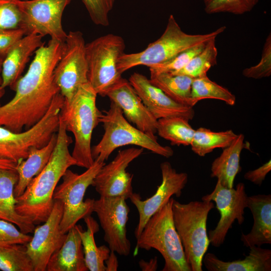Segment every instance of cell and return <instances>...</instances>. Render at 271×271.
I'll return each instance as SVG.
<instances>
[{
    "label": "cell",
    "instance_id": "1",
    "mask_svg": "<svg viewBox=\"0 0 271 271\" xmlns=\"http://www.w3.org/2000/svg\"><path fill=\"white\" fill-rule=\"evenodd\" d=\"M64 42L50 39L35 52L27 72L16 82L13 98L0 106V126L21 132L38 122L60 92L54 72Z\"/></svg>",
    "mask_w": 271,
    "mask_h": 271
},
{
    "label": "cell",
    "instance_id": "2",
    "mask_svg": "<svg viewBox=\"0 0 271 271\" xmlns=\"http://www.w3.org/2000/svg\"><path fill=\"white\" fill-rule=\"evenodd\" d=\"M73 141L59 117L57 142L51 157L44 169L30 181L22 195L16 197V210L30 218L35 225L44 222L53 209V194L63 175L76 162L69 146Z\"/></svg>",
    "mask_w": 271,
    "mask_h": 271
},
{
    "label": "cell",
    "instance_id": "3",
    "mask_svg": "<svg viewBox=\"0 0 271 271\" xmlns=\"http://www.w3.org/2000/svg\"><path fill=\"white\" fill-rule=\"evenodd\" d=\"M97 94L89 82L81 85L71 100L64 101L60 117L67 131L74 137L72 156L76 166L88 168L94 163L91 139L94 129L100 123L102 112L96 106Z\"/></svg>",
    "mask_w": 271,
    "mask_h": 271
},
{
    "label": "cell",
    "instance_id": "4",
    "mask_svg": "<svg viewBox=\"0 0 271 271\" xmlns=\"http://www.w3.org/2000/svg\"><path fill=\"white\" fill-rule=\"evenodd\" d=\"M225 29V26H221L207 34H187L182 30L174 16L171 15L161 37L141 52L124 53L118 59V70L122 74L138 66L150 68L165 63L185 50L216 38Z\"/></svg>",
    "mask_w": 271,
    "mask_h": 271
},
{
    "label": "cell",
    "instance_id": "5",
    "mask_svg": "<svg viewBox=\"0 0 271 271\" xmlns=\"http://www.w3.org/2000/svg\"><path fill=\"white\" fill-rule=\"evenodd\" d=\"M100 115L104 133L99 142L91 149L94 160L104 163L110 154L118 148L134 145L168 158L174 151L169 146H163L157 137L151 136L132 125L124 116L121 109L111 101L109 108Z\"/></svg>",
    "mask_w": 271,
    "mask_h": 271
},
{
    "label": "cell",
    "instance_id": "6",
    "mask_svg": "<svg viewBox=\"0 0 271 271\" xmlns=\"http://www.w3.org/2000/svg\"><path fill=\"white\" fill-rule=\"evenodd\" d=\"M174 198L147 222L137 238L133 255L139 249L158 250L164 259L162 271H191L188 264L183 247L176 229L172 211Z\"/></svg>",
    "mask_w": 271,
    "mask_h": 271
},
{
    "label": "cell",
    "instance_id": "7",
    "mask_svg": "<svg viewBox=\"0 0 271 271\" xmlns=\"http://www.w3.org/2000/svg\"><path fill=\"white\" fill-rule=\"evenodd\" d=\"M214 207L213 202L209 201H192L183 204L173 200L174 225L191 271L202 270L203 258L210 244L207 220Z\"/></svg>",
    "mask_w": 271,
    "mask_h": 271
},
{
    "label": "cell",
    "instance_id": "8",
    "mask_svg": "<svg viewBox=\"0 0 271 271\" xmlns=\"http://www.w3.org/2000/svg\"><path fill=\"white\" fill-rule=\"evenodd\" d=\"M64 101L60 92L56 94L43 118L25 131L15 132L0 126V159L17 164L28 157L32 148H41L47 145L58 130Z\"/></svg>",
    "mask_w": 271,
    "mask_h": 271
},
{
    "label": "cell",
    "instance_id": "9",
    "mask_svg": "<svg viewBox=\"0 0 271 271\" xmlns=\"http://www.w3.org/2000/svg\"><path fill=\"white\" fill-rule=\"evenodd\" d=\"M125 44L120 36L108 34L86 44L88 80L97 95L106 96L122 78L117 69Z\"/></svg>",
    "mask_w": 271,
    "mask_h": 271
},
{
    "label": "cell",
    "instance_id": "10",
    "mask_svg": "<svg viewBox=\"0 0 271 271\" xmlns=\"http://www.w3.org/2000/svg\"><path fill=\"white\" fill-rule=\"evenodd\" d=\"M105 163L94 160L93 165L83 173L78 174L69 169L63 175L62 182L57 186L53 194L54 200H60L63 204V215L60 229L63 233L74 227L77 222L93 212L94 199L84 201L85 193L101 168Z\"/></svg>",
    "mask_w": 271,
    "mask_h": 271
},
{
    "label": "cell",
    "instance_id": "11",
    "mask_svg": "<svg viewBox=\"0 0 271 271\" xmlns=\"http://www.w3.org/2000/svg\"><path fill=\"white\" fill-rule=\"evenodd\" d=\"M54 75L66 102L71 100L81 85L88 82L86 43L80 31H70L67 34Z\"/></svg>",
    "mask_w": 271,
    "mask_h": 271
},
{
    "label": "cell",
    "instance_id": "12",
    "mask_svg": "<svg viewBox=\"0 0 271 271\" xmlns=\"http://www.w3.org/2000/svg\"><path fill=\"white\" fill-rule=\"evenodd\" d=\"M71 1L21 0V28L26 35L49 36L51 39L64 42L67 34L63 28L62 16Z\"/></svg>",
    "mask_w": 271,
    "mask_h": 271
},
{
    "label": "cell",
    "instance_id": "13",
    "mask_svg": "<svg viewBox=\"0 0 271 271\" xmlns=\"http://www.w3.org/2000/svg\"><path fill=\"white\" fill-rule=\"evenodd\" d=\"M247 195L245 185L239 183L236 188H227L217 180L213 191L202 197L203 201H214L220 217L216 227L209 231L210 243L219 247L225 241L228 230L235 220L241 225L244 220V209L247 208Z\"/></svg>",
    "mask_w": 271,
    "mask_h": 271
},
{
    "label": "cell",
    "instance_id": "14",
    "mask_svg": "<svg viewBox=\"0 0 271 271\" xmlns=\"http://www.w3.org/2000/svg\"><path fill=\"white\" fill-rule=\"evenodd\" d=\"M122 197H100L94 200L93 212L99 219L104 239L111 251L127 256L131 244L126 235L129 208Z\"/></svg>",
    "mask_w": 271,
    "mask_h": 271
},
{
    "label": "cell",
    "instance_id": "15",
    "mask_svg": "<svg viewBox=\"0 0 271 271\" xmlns=\"http://www.w3.org/2000/svg\"><path fill=\"white\" fill-rule=\"evenodd\" d=\"M142 148H130L119 151L114 159L101 168L92 186L100 197H122L126 200L133 193V175L126 168L143 152Z\"/></svg>",
    "mask_w": 271,
    "mask_h": 271
},
{
    "label": "cell",
    "instance_id": "16",
    "mask_svg": "<svg viewBox=\"0 0 271 271\" xmlns=\"http://www.w3.org/2000/svg\"><path fill=\"white\" fill-rule=\"evenodd\" d=\"M162 183L156 193L151 197L142 200L139 194L133 193L129 199L137 208L139 219L134 230L137 239L142 232L148 220L173 196H181L182 190L188 182V174L178 173L170 163L164 162L160 164Z\"/></svg>",
    "mask_w": 271,
    "mask_h": 271
},
{
    "label": "cell",
    "instance_id": "17",
    "mask_svg": "<svg viewBox=\"0 0 271 271\" xmlns=\"http://www.w3.org/2000/svg\"><path fill=\"white\" fill-rule=\"evenodd\" d=\"M63 204L55 200L53 209L47 220L34 230V235L26 244L27 252L30 256L34 271H45L51 256L63 245L66 237L60 229L63 215Z\"/></svg>",
    "mask_w": 271,
    "mask_h": 271
},
{
    "label": "cell",
    "instance_id": "18",
    "mask_svg": "<svg viewBox=\"0 0 271 271\" xmlns=\"http://www.w3.org/2000/svg\"><path fill=\"white\" fill-rule=\"evenodd\" d=\"M128 81L143 103L157 119L180 116L190 120L194 117L193 107L176 102L145 75L134 72L130 75Z\"/></svg>",
    "mask_w": 271,
    "mask_h": 271
},
{
    "label": "cell",
    "instance_id": "19",
    "mask_svg": "<svg viewBox=\"0 0 271 271\" xmlns=\"http://www.w3.org/2000/svg\"><path fill=\"white\" fill-rule=\"evenodd\" d=\"M121 110L125 118L142 131L155 136L158 119L150 112L129 81L122 78L106 93Z\"/></svg>",
    "mask_w": 271,
    "mask_h": 271
},
{
    "label": "cell",
    "instance_id": "20",
    "mask_svg": "<svg viewBox=\"0 0 271 271\" xmlns=\"http://www.w3.org/2000/svg\"><path fill=\"white\" fill-rule=\"evenodd\" d=\"M44 37L37 34L24 36L10 49L4 58L1 86L12 90L30 59V56L45 44Z\"/></svg>",
    "mask_w": 271,
    "mask_h": 271
},
{
    "label": "cell",
    "instance_id": "21",
    "mask_svg": "<svg viewBox=\"0 0 271 271\" xmlns=\"http://www.w3.org/2000/svg\"><path fill=\"white\" fill-rule=\"evenodd\" d=\"M247 208L253 218L249 233L241 234V240L246 247L261 246L271 243V195L258 194L247 197Z\"/></svg>",
    "mask_w": 271,
    "mask_h": 271
},
{
    "label": "cell",
    "instance_id": "22",
    "mask_svg": "<svg viewBox=\"0 0 271 271\" xmlns=\"http://www.w3.org/2000/svg\"><path fill=\"white\" fill-rule=\"evenodd\" d=\"M18 178L16 170L0 168V219L16 225L22 232L28 234L34 231L35 225L30 218L20 215L16 210L14 189Z\"/></svg>",
    "mask_w": 271,
    "mask_h": 271
},
{
    "label": "cell",
    "instance_id": "23",
    "mask_svg": "<svg viewBox=\"0 0 271 271\" xmlns=\"http://www.w3.org/2000/svg\"><path fill=\"white\" fill-rule=\"evenodd\" d=\"M47 271H87L83 246L77 225L66 233L60 248L50 257Z\"/></svg>",
    "mask_w": 271,
    "mask_h": 271
},
{
    "label": "cell",
    "instance_id": "24",
    "mask_svg": "<svg viewBox=\"0 0 271 271\" xmlns=\"http://www.w3.org/2000/svg\"><path fill=\"white\" fill-rule=\"evenodd\" d=\"M243 259L225 261L214 254L204 255L202 263L209 271H270L271 250L253 245Z\"/></svg>",
    "mask_w": 271,
    "mask_h": 271
},
{
    "label": "cell",
    "instance_id": "25",
    "mask_svg": "<svg viewBox=\"0 0 271 271\" xmlns=\"http://www.w3.org/2000/svg\"><path fill=\"white\" fill-rule=\"evenodd\" d=\"M57 134H53L47 145L41 148L33 147L28 157L19 161L16 170L18 174V181L14 189L15 197L23 194L28 184L38 175L48 164L55 147Z\"/></svg>",
    "mask_w": 271,
    "mask_h": 271
},
{
    "label": "cell",
    "instance_id": "26",
    "mask_svg": "<svg viewBox=\"0 0 271 271\" xmlns=\"http://www.w3.org/2000/svg\"><path fill=\"white\" fill-rule=\"evenodd\" d=\"M244 136L240 133L212 163L211 177L216 178L227 188L233 187L237 174L241 171L240 155L244 147Z\"/></svg>",
    "mask_w": 271,
    "mask_h": 271
},
{
    "label": "cell",
    "instance_id": "27",
    "mask_svg": "<svg viewBox=\"0 0 271 271\" xmlns=\"http://www.w3.org/2000/svg\"><path fill=\"white\" fill-rule=\"evenodd\" d=\"M87 230L77 225L83 246L86 265L90 271H106L105 260L108 257L110 249L105 245L97 246L94 234L99 230V224L91 215L84 219Z\"/></svg>",
    "mask_w": 271,
    "mask_h": 271
},
{
    "label": "cell",
    "instance_id": "28",
    "mask_svg": "<svg viewBox=\"0 0 271 271\" xmlns=\"http://www.w3.org/2000/svg\"><path fill=\"white\" fill-rule=\"evenodd\" d=\"M149 79L154 85L176 102L192 107L191 86L193 78L170 72H150Z\"/></svg>",
    "mask_w": 271,
    "mask_h": 271
},
{
    "label": "cell",
    "instance_id": "29",
    "mask_svg": "<svg viewBox=\"0 0 271 271\" xmlns=\"http://www.w3.org/2000/svg\"><path fill=\"white\" fill-rule=\"evenodd\" d=\"M189 120L180 116H173L158 119L157 132L173 145H191L194 133Z\"/></svg>",
    "mask_w": 271,
    "mask_h": 271
},
{
    "label": "cell",
    "instance_id": "30",
    "mask_svg": "<svg viewBox=\"0 0 271 271\" xmlns=\"http://www.w3.org/2000/svg\"><path fill=\"white\" fill-rule=\"evenodd\" d=\"M237 136L231 129L215 132L200 127L195 130L190 146L194 153L199 156L204 157L215 149L227 147Z\"/></svg>",
    "mask_w": 271,
    "mask_h": 271
},
{
    "label": "cell",
    "instance_id": "31",
    "mask_svg": "<svg viewBox=\"0 0 271 271\" xmlns=\"http://www.w3.org/2000/svg\"><path fill=\"white\" fill-rule=\"evenodd\" d=\"M213 99L234 105L235 96L227 88L210 80L207 76L193 79L191 86V101L193 107L199 101Z\"/></svg>",
    "mask_w": 271,
    "mask_h": 271
},
{
    "label": "cell",
    "instance_id": "32",
    "mask_svg": "<svg viewBox=\"0 0 271 271\" xmlns=\"http://www.w3.org/2000/svg\"><path fill=\"white\" fill-rule=\"evenodd\" d=\"M215 40L216 38H213L209 40L203 49L195 56L185 67L171 73L184 75L193 79L206 76L209 69L217 64L218 50Z\"/></svg>",
    "mask_w": 271,
    "mask_h": 271
},
{
    "label": "cell",
    "instance_id": "33",
    "mask_svg": "<svg viewBox=\"0 0 271 271\" xmlns=\"http://www.w3.org/2000/svg\"><path fill=\"white\" fill-rule=\"evenodd\" d=\"M0 270L34 271L26 244L13 243L0 246Z\"/></svg>",
    "mask_w": 271,
    "mask_h": 271
},
{
    "label": "cell",
    "instance_id": "34",
    "mask_svg": "<svg viewBox=\"0 0 271 271\" xmlns=\"http://www.w3.org/2000/svg\"><path fill=\"white\" fill-rule=\"evenodd\" d=\"M259 0H203L204 11L208 14L227 13L242 15L250 12Z\"/></svg>",
    "mask_w": 271,
    "mask_h": 271
},
{
    "label": "cell",
    "instance_id": "35",
    "mask_svg": "<svg viewBox=\"0 0 271 271\" xmlns=\"http://www.w3.org/2000/svg\"><path fill=\"white\" fill-rule=\"evenodd\" d=\"M207 42L185 50L165 63L150 67V71L155 73H173L182 69L203 49Z\"/></svg>",
    "mask_w": 271,
    "mask_h": 271
},
{
    "label": "cell",
    "instance_id": "36",
    "mask_svg": "<svg viewBox=\"0 0 271 271\" xmlns=\"http://www.w3.org/2000/svg\"><path fill=\"white\" fill-rule=\"evenodd\" d=\"M21 0H0V29L21 28Z\"/></svg>",
    "mask_w": 271,
    "mask_h": 271
},
{
    "label": "cell",
    "instance_id": "37",
    "mask_svg": "<svg viewBox=\"0 0 271 271\" xmlns=\"http://www.w3.org/2000/svg\"><path fill=\"white\" fill-rule=\"evenodd\" d=\"M242 75L247 78L259 79L271 75V34L264 42L261 57L255 65L244 69Z\"/></svg>",
    "mask_w": 271,
    "mask_h": 271
},
{
    "label": "cell",
    "instance_id": "38",
    "mask_svg": "<svg viewBox=\"0 0 271 271\" xmlns=\"http://www.w3.org/2000/svg\"><path fill=\"white\" fill-rule=\"evenodd\" d=\"M81 1L94 24L103 27L109 25V14L113 7L115 0Z\"/></svg>",
    "mask_w": 271,
    "mask_h": 271
},
{
    "label": "cell",
    "instance_id": "39",
    "mask_svg": "<svg viewBox=\"0 0 271 271\" xmlns=\"http://www.w3.org/2000/svg\"><path fill=\"white\" fill-rule=\"evenodd\" d=\"M32 237L18 230L13 223L0 219V246L13 243L26 244Z\"/></svg>",
    "mask_w": 271,
    "mask_h": 271
},
{
    "label": "cell",
    "instance_id": "40",
    "mask_svg": "<svg viewBox=\"0 0 271 271\" xmlns=\"http://www.w3.org/2000/svg\"><path fill=\"white\" fill-rule=\"evenodd\" d=\"M25 35V31L21 28L0 29V54L5 57L13 46Z\"/></svg>",
    "mask_w": 271,
    "mask_h": 271
},
{
    "label": "cell",
    "instance_id": "41",
    "mask_svg": "<svg viewBox=\"0 0 271 271\" xmlns=\"http://www.w3.org/2000/svg\"><path fill=\"white\" fill-rule=\"evenodd\" d=\"M271 170V161L269 160L259 168L247 172L244 175V178L254 184L261 185L265 179L266 175Z\"/></svg>",
    "mask_w": 271,
    "mask_h": 271
},
{
    "label": "cell",
    "instance_id": "42",
    "mask_svg": "<svg viewBox=\"0 0 271 271\" xmlns=\"http://www.w3.org/2000/svg\"><path fill=\"white\" fill-rule=\"evenodd\" d=\"M139 264L143 271H155L158 268V258L155 256L149 261L141 259L139 261Z\"/></svg>",
    "mask_w": 271,
    "mask_h": 271
},
{
    "label": "cell",
    "instance_id": "43",
    "mask_svg": "<svg viewBox=\"0 0 271 271\" xmlns=\"http://www.w3.org/2000/svg\"><path fill=\"white\" fill-rule=\"evenodd\" d=\"M106 271H116L118 267V261L115 252L110 251L107 258L105 260Z\"/></svg>",
    "mask_w": 271,
    "mask_h": 271
},
{
    "label": "cell",
    "instance_id": "44",
    "mask_svg": "<svg viewBox=\"0 0 271 271\" xmlns=\"http://www.w3.org/2000/svg\"><path fill=\"white\" fill-rule=\"evenodd\" d=\"M16 165L11 161L0 159V168L16 170Z\"/></svg>",
    "mask_w": 271,
    "mask_h": 271
},
{
    "label": "cell",
    "instance_id": "45",
    "mask_svg": "<svg viewBox=\"0 0 271 271\" xmlns=\"http://www.w3.org/2000/svg\"><path fill=\"white\" fill-rule=\"evenodd\" d=\"M4 57L0 54V85L2 83V65Z\"/></svg>",
    "mask_w": 271,
    "mask_h": 271
},
{
    "label": "cell",
    "instance_id": "46",
    "mask_svg": "<svg viewBox=\"0 0 271 271\" xmlns=\"http://www.w3.org/2000/svg\"><path fill=\"white\" fill-rule=\"evenodd\" d=\"M5 88L2 87L0 85V100L2 98V97L4 96L5 93ZM1 106V102H0V106Z\"/></svg>",
    "mask_w": 271,
    "mask_h": 271
}]
</instances>
